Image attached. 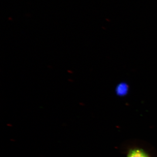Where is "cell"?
<instances>
[{
  "instance_id": "obj_1",
  "label": "cell",
  "mask_w": 157,
  "mask_h": 157,
  "mask_svg": "<svg viewBox=\"0 0 157 157\" xmlns=\"http://www.w3.org/2000/svg\"><path fill=\"white\" fill-rule=\"evenodd\" d=\"M126 157H151L144 149L140 147H133L129 150Z\"/></svg>"
}]
</instances>
